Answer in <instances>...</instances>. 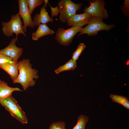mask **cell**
<instances>
[{
  "label": "cell",
  "mask_w": 129,
  "mask_h": 129,
  "mask_svg": "<svg viewBox=\"0 0 129 129\" xmlns=\"http://www.w3.org/2000/svg\"><path fill=\"white\" fill-rule=\"evenodd\" d=\"M18 70L19 72L18 76L13 81V83L20 84L23 90H25L35 85V81L34 79H37L39 77L37 75L38 71L32 68L30 60L23 59L18 62Z\"/></svg>",
  "instance_id": "obj_1"
},
{
  "label": "cell",
  "mask_w": 129,
  "mask_h": 129,
  "mask_svg": "<svg viewBox=\"0 0 129 129\" xmlns=\"http://www.w3.org/2000/svg\"><path fill=\"white\" fill-rule=\"evenodd\" d=\"M0 104L12 117L20 122L23 124L27 123L28 119L26 114L12 95L0 101Z\"/></svg>",
  "instance_id": "obj_2"
},
{
  "label": "cell",
  "mask_w": 129,
  "mask_h": 129,
  "mask_svg": "<svg viewBox=\"0 0 129 129\" xmlns=\"http://www.w3.org/2000/svg\"><path fill=\"white\" fill-rule=\"evenodd\" d=\"M1 23L3 32L6 36L11 37L13 35V33H15L16 36V38L17 39L18 35L19 34H22L25 36H26L23 29L22 23L19 12L12 15L9 21L2 22Z\"/></svg>",
  "instance_id": "obj_3"
},
{
  "label": "cell",
  "mask_w": 129,
  "mask_h": 129,
  "mask_svg": "<svg viewBox=\"0 0 129 129\" xmlns=\"http://www.w3.org/2000/svg\"><path fill=\"white\" fill-rule=\"evenodd\" d=\"M103 19L98 17H92L88 25L82 28L78 36L86 34L89 36H94L97 35L98 32L102 30L108 31L114 27L113 24L108 25L103 21Z\"/></svg>",
  "instance_id": "obj_4"
},
{
  "label": "cell",
  "mask_w": 129,
  "mask_h": 129,
  "mask_svg": "<svg viewBox=\"0 0 129 129\" xmlns=\"http://www.w3.org/2000/svg\"><path fill=\"white\" fill-rule=\"evenodd\" d=\"M82 3L76 4L71 0H61L58 3L59 17L62 23L67 22L68 20L75 14L76 11L81 8Z\"/></svg>",
  "instance_id": "obj_5"
},
{
  "label": "cell",
  "mask_w": 129,
  "mask_h": 129,
  "mask_svg": "<svg viewBox=\"0 0 129 129\" xmlns=\"http://www.w3.org/2000/svg\"><path fill=\"white\" fill-rule=\"evenodd\" d=\"M82 28L76 26L66 29L59 28L56 33L55 39L60 44L67 46L70 44L74 36L77 33L81 32Z\"/></svg>",
  "instance_id": "obj_6"
},
{
  "label": "cell",
  "mask_w": 129,
  "mask_h": 129,
  "mask_svg": "<svg viewBox=\"0 0 129 129\" xmlns=\"http://www.w3.org/2000/svg\"><path fill=\"white\" fill-rule=\"evenodd\" d=\"M90 5L84 9V12L88 13L91 16L107 18L108 14L107 10L104 8L105 4L103 0H96L93 2L89 1Z\"/></svg>",
  "instance_id": "obj_7"
},
{
  "label": "cell",
  "mask_w": 129,
  "mask_h": 129,
  "mask_svg": "<svg viewBox=\"0 0 129 129\" xmlns=\"http://www.w3.org/2000/svg\"><path fill=\"white\" fill-rule=\"evenodd\" d=\"M20 16L23 19V28L24 32H26V28L29 27L33 28L34 25L31 17L27 0H18Z\"/></svg>",
  "instance_id": "obj_8"
},
{
  "label": "cell",
  "mask_w": 129,
  "mask_h": 129,
  "mask_svg": "<svg viewBox=\"0 0 129 129\" xmlns=\"http://www.w3.org/2000/svg\"><path fill=\"white\" fill-rule=\"evenodd\" d=\"M18 40L16 38H13L7 46L0 50V54L9 57L12 60L17 61L23 52L22 48L16 45Z\"/></svg>",
  "instance_id": "obj_9"
},
{
  "label": "cell",
  "mask_w": 129,
  "mask_h": 129,
  "mask_svg": "<svg viewBox=\"0 0 129 129\" xmlns=\"http://www.w3.org/2000/svg\"><path fill=\"white\" fill-rule=\"evenodd\" d=\"M92 16L84 12L81 14H75L69 18L67 22L68 26H76L81 27L88 24Z\"/></svg>",
  "instance_id": "obj_10"
},
{
  "label": "cell",
  "mask_w": 129,
  "mask_h": 129,
  "mask_svg": "<svg viewBox=\"0 0 129 129\" xmlns=\"http://www.w3.org/2000/svg\"><path fill=\"white\" fill-rule=\"evenodd\" d=\"M0 68L6 71L10 75L13 81L18 77V62L12 60L0 64Z\"/></svg>",
  "instance_id": "obj_11"
},
{
  "label": "cell",
  "mask_w": 129,
  "mask_h": 129,
  "mask_svg": "<svg viewBox=\"0 0 129 129\" xmlns=\"http://www.w3.org/2000/svg\"><path fill=\"white\" fill-rule=\"evenodd\" d=\"M33 19L34 26H36L40 24H46L49 22H52L54 20L49 15L43 5L42 8L41 7L39 14H36L33 17Z\"/></svg>",
  "instance_id": "obj_12"
},
{
  "label": "cell",
  "mask_w": 129,
  "mask_h": 129,
  "mask_svg": "<svg viewBox=\"0 0 129 129\" xmlns=\"http://www.w3.org/2000/svg\"><path fill=\"white\" fill-rule=\"evenodd\" d=\"M23 90L18 88L10 87L6 82L0 80V101L12 95L15 91H22Z\"/></svg>",
  "instance_id": "obj_13"
},
{
  "label": "cell",
  "mask_w": 129,
  "mask_h": 129,
  "mask_svg": "<svg viewBox=\"0 0 129 129\" xmlns=\"http://www.w3.org/2000/svg\"><path fill=\"white\" fill-rule=\"evenodd\" d=\"M54 33V31L50 29L46 24H41L38 26L37 30L32 33V37L33 40L37 41L41 37Z\"/></svg>",
  "instance_id": "obj_14"
},
{
  "label": "cell",
  "mask_w": 129,
  "mask_h": 129,
  "mask_svg": "<svg viewBox=\"0 0 129 129\" xmlns=\"http://www.w3.org/2000/svg\"><path fill=\"white\" fill-rule=\"evenodd\" d=\"M110 96L113 102L119 103L125 108L129 109V100L128 98L125 96L113 94H111Z\"/></svg>",
  "instance_id": "obj_15"
},
{
  "label": "cell",
  "mask_w": 129,
  "mask_h": 129,
  "mask_svg": "<svg viewBox=\"0 0 129 129\" xmlns=\"http://www.w3.org/2000/svg\"><path fill=\"white\" fill-rule=\"evenodd\" d=\"M76 67V61L72 59H70L64 64L56 70L55 72L56 74H58L64 71L73 70Z\"/></svg>",
  "instance_id": "obj_16"
},
{
  "label": "cell",
  "mask_w": 129,
  "mask_h": 129,
  "mask_svg": "<svg viewBox=\"0 0 129 129\" xmlns=\"http://www.w3.org/2000/svg\"><path fill=\"white\" fill-rule=\"evenodd\" d=\"M88 120V117L84 115H80L77 118L76 124L72 129H85Z\"/></svg>",
  "instance_id": "obj_17"
},
{
  "label": "cell",
  "mask_w": 129,
  "mask_h": 129,
  "mask_svg": "<svg viewBox=\"0 0 129 129\" xmlns=\"http://www.w3.org/2000/svg\"><path fill=\"white\" fill-rule=\"evenodd\" d=\"M43 0H27L29 11L31 15L33 11L43 3Z\"/></svg>",
  "instance_id": "obj_18"
},
{
  "label": "cell",
  "mask_w": 129,
  "mask_h": 129,
  "mask_svg": "<svg viewBox=\"0 0 129 129\" xmlns=\"http://www.w3.org/2000/svg\"><path fill=\"white\" fill-rule=\"evenodd\" d=\"M86 46L83 43H81L78 45L75 51L73 53L72 59L75 61L78 59L81 53L85 48Z\"/></svg>",
  "instance_id": "obj_19"
},
{
  "label": "cell",
  "mask_w": 129,
  "mask_h": 129,
  "mask_svg": "<svg viewBox=\"0 0 129 129\" xmlns=\"http://www.w3.org/2000/svg\"><path fill=\"white\" fill-rule=\"evenodd\" d=\"M65 123L64 121H58L52 123L48 129H65Z\"/></svg>",
  "instance_id": "obj_20"
},
{
  "label": "cell",
  "mask_w": 129,
  "mask_h": 129,
  "mask_svg": "<svg viewBox=\"0 0 129 129\" xmlns=\"http://www.w3.org/2000/svg\"><path fill=\"white\" fill-rule=\"evenodd\" d=\"M12 60L9 57L0 54V64L9 62Z\"/></svg>",
  "instance_id": "obj_21"
},
{
  "label": "cell",
  "mask_w": 129,
  "mask_h": 129,
  "mask_svg": "<svg viewBox=\"0 0 129 129\" xmlns=\"http://www.w3.org/2000/svg\"><path fill=\"white\" fill-rule=\"evenodd\" d=\"M123 10L125 13L128 15L129 12V0H125Z\"/></svg>",
  "instance_id": "obj_22"
},
{
  "label": "cell",
  "mask_w": 129,
  "mask_h": 129,
  "mask_svg": "<svg viewBox=\"0 0 129 129\" xmlns=\"http://www.w3.org/2000/svg\"><path fill=\"white\" fill-rule=\"evenodd\" d=\"M43 1L45 2V5L44 6L45 7L47 6V4L48 2V0H44Z\"/></svg>",
  "instance_id": "obj_23"
}]
</instances>
